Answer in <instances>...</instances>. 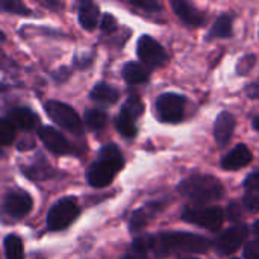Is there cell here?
<instances>
[{
	"mask_svg": "<svg viewBox=\"0 0 259 259\" xmlns=\"http://www.w3.org/2000/svg\"><path fill=\"white\" fill-rule=\"evenodd\" d=\"M209 249V241L203 237L188 232H164L155 237L153 252L158 256L170 253H205Z\"/></svg>",
	"mask_w": 259,
	"mask_h": 259,
	"instance_id": "6da1fadb",
	"label": "cell"
},
{
	"mask_svg": "<svg viewBox=\"0 0 259 259\" xmlns=\"http://www.w3.org/2000/svg\"><path fill=\"white\" fill-rule=\"evenodd\" d=\"M179 193L194 202L208 203L223 197L225 188L223 184L211 175H193L181 182Z\"/></svg>",
	"mask_w": 259,
	"mask_h": 259,
	"instance_id": "7a4b0ae2",
	"label": "cell"
},
{
	"mask_svg": "<svg viewBox=\"0 0 259 259\" xmlns=\"http://www.w3.org/2000/svg\"><path fill=\"white\" fill-rule=\"evenodd\" d=\"M44 111L47 112L49 118L59 127H62L71 134H76V135L83 134L82 120H80L79 114L70 105L58 102V100H49L44 103Z\"/></svg>",
	"mask_w": 259,
	"mask_h": 259,
	"instance_id": "3957f363",
	"label": "cell"
},
{
	"mask_svg": "<svg viewBox=\"0 0 259 259\" xmlns=\"http://www.w3.org/2000/svg\"><path fill=\"white\" fill-rule=\"evenodd\" d=\"M182 219L191 225L217 231L223 225L225 212L219 206H188L182 212Z\"/></svg>",
	"mask_w": 259,
	"mask_h": 259,
	"instance_id": "277c9868",
	"label": "cell"
},
{
	"mask_svg": "<svg viewBox=\"0 0 259 259\" xmlns=\"http://www.w3.org/2000/svg\"><path fill=\"white\" fill-rule=\"evenodd\" d=\"M79 215V206L74 199L65 197L52 206L47 215V228L50 231H62L70 226Z\"/></svg>",
	"mask_w": 259,
	"mask_h": 259,
	"instance_id": "5b68a950",
	"label": "cell"
},
{
	"mask_svg": "<svg viewBox=\"0 0 259 259\" xmlns=\"http://www.w3.org/2000/svg\"><path fill=\"white\" fill-rule=\"evenodd\" d=\"M187 100L181 94L165 93L161 94L156 100V114L158 118L164 123H179L185 115Z\"/></svg>",
	"mask_w": 259,
	"mask_h": 259,
	"instance_id": "8992f818",
	"label": "cell"
},
{
	"mask_svg": "<svg viewBox=\"0 0 259 259\" xmlns=\"http://www.w3.org/2000/svg\"><path fill=\"white\" fill-rule=\"evenodd\" d=\"M137 55L149 68H158L167 64L168 55L165 49L150 35H141L137 42Z\"/></svg>",
	"mask_w": 259,
	"mask_h": 259,
	"instance_id": "52a82bcc",
	"label": "cell"
},
{
	"mask_svg": "<svg viewBox=\"0 0 259 259\" xmlns=\"http://www.w3.org/2000/svg\"><path fill=\"white\" fill-rule=\"evenodd\" d=\"M121 170V167L103 161V159H97L94 164H91L87 170V181L90 182V185L96 187V188H103L108 187L114 176Z\"/></svg>",
	"mask_w": 259,
	"mask_h": 259,
	"instance_id": "ba28073f",
	"label": "cell"
},
{
	"mask_svg": "<svg viewBox=\"0 0 259 259\" xmlns=\"http://www.w3.org/2000/svg\"><path fill=\"white\" fill-rule=\"evenodd\" d=\"M246 237H247V228L244 225H238L219 235V238L214 243V247L220 255H232L241 247Z\"/></svg>",
	"mask_w": 259,
	"mask_h": 259,
	"instance_id": "9c48e42d",
	"label": "cell"
},
{
	"mask_svg": "<svg viewBox=\"0 0 259 259\" xmlns=\"http://www.w3.org/2000/svg\"><path fill=\"white\" fill-rule=\"evenodd\" d=\"M32 209V199L21 190L11 191L5 199V212L12 219H23Z\"/></svg>",
	"mask_w": 259,
	"mask_h": 259,
	"instance_id": "30bf717a",
	"label": "cell"
},
{
	"mask_svg": "<svg viewBox=\"0 0 259 259\" xmlns=\"http://www.w3.org/2000/svg\"><path fill=\"white\" fill-rule=\"evenodd\" d=\"M38 137L41 138L42 144L53 153L56 155H65L71 152V146L68 144L67 138L56 131L55 127L50 126H41L38 129Z\"/></svg>",
	"mask_w": 259,
	"mask_h": 259,
	"instance_id": "8fae6325",
	"label": "cell"
},
{
	"mask_svg": "<svg viewBox=\"0 0 259 259\" xmlns=\"http://www.w3.org/2000/svg\"><path fill=\"white\" fill-rule=\"evenodd\" d=\"M77 20L83 30H94L97 27L99 17H100V8L94 0H77Z\"/></svg>",
	"mask_w": 259,
	"mask_h": 259,
	"instance_id": "7c38bea8",
	"label": "cell"
},
{
	"mask_svg": "<svg viewBox=\"0 0 259 259\" xmlns=\"http://www.w3.org/2000/svg\"><path fill=\"white\" fill-rule=\"evenodd\" d=\"M171 3V8L175 11V14L188 26H194V27H199V26H203L205 24V15L196 8L193 6L188 0H170Z\"/></svg>",
	"mask_w": 259,
	"mask_h": 259,
	"instance_id": "4fadbf2b",
	"label": "cell"
},
{
	"mask_svg": "<svg viewBox=\"0 0 259 259\" xmlns=\"http://www.w3.org/2000/svg\"><path fill=\"white\" fill-rule=\"evenodd\" d=\"M253 159V155H252V150L244 146V144H238L235 149H232L229 153H226L223 158H222V167L225 170H240L246 165H249Z\"/></svg>",
	"mask_w": 259,
	"mask_h": 259,
	"instance_id": "5bb4252c",
	"label": "cell"
},
{
	"mask_svg": "<svg viewBox=\"0 0 259 259\" xmlns=\"http://www.w3.org/2000/svg\"><path fill=\"white\" fill-rule=\"evenodd\" d=\"M234 131H235V117L231 112H222L217 117L214 126V135L217 144L220 147H225L231 141Z\"/></svg>",
	"mask_w": 259,
	"mask_h": 259,
	"instance_id": "9a60e30c",
	"label": "cell"
},
{
	"mask_svg": "<svg viewBox=\"0 0 259 259\" xmlns=\"http://www.w3.org/2000/svg\"><path fill=\"white\" fill-rule=\"evenodd\" d=\"M9 120L23 131H32L39 124L38 115L29 108H15L9 112Z\"/></svg>",
	"mask_w": 259,
	"mask_h": 259,
	"instance_id": "2e32d148",
	"label": "cell"
},
{
	"mask_svg": "<svg viewBox=\"0 0 259 259\" xmlns=\"http://www.w3.org/2000/svg\"><path fill=\"white\" fill-rule=\"evenodd\" d=\"M121 76L123 79L131 83V85H138V83H144L149 80L150 77V73L147 68H144L143 65H140L138 62H126L124 67H123V71H121Z\"/></svg>",
	"mask_w": 259,
	"mask_h": 259,
	"instance_id": "e0dca14e",
	"label": "cell"
},
{
	"mask_svg": "<svg viewBox=\"0 0 259 259\" xmlns=\"http://www.w3.org/2000/svg\"><path fill=\"white\" fill-rule=\"evenodd\" d=\"M91 100L99 102V103H105V105H112L118 100L120 93L118 90H115L114 87L105 83V82H99L93 87L91 93H90Z\"/></svg>",
	"mask_w": 259,
	"mask_h": 259,
	"instance_id": "ac0fdd59",
	"label": "cell"
},
{
	"mask_svg": "<svg viewBox=\"0 0 259 259\" xmlns=\"http://www.w3.org/2000/svg\"><path fill=\"white\" fill-rule=\"evenodd\" d=\"M232 35V17L228 14L220 15L214 26L211 27L208 33V39H217V38H229Z\"/></svg>",
	"mask_w": 259,
	"mask_h": 259,
	"instance_id": "d6986e66",
	"label": "cell"
},
{
	"mask_svg": "<svg viewBox=\"0 0 259 259\" xmlns=\"http://www.w3.org/2000/svg\"><path fill=\"white\" fill-rule=\"evenodd\" d=\"M0 12L11 14L18 17H30L33 15L32 9L23 0H0Z\"/></svg>",
	"mask_w": 259,
	"mask_h": 259,
	"instance_id": "ffe728a7",
	"label": "cell"
},
{
	"mask_svg": "<svg viewBox=\"0 0 259 259\" xmlns=\"http://www.w3.org/2000/svg\"><path fill=\"white\" fill-rule=\"evenodd\" d=\"M108 123V115L100 109H88L85 112V124L91 131H102Z\"/></svg>",
	"mask_w": 259,
	"mask_h": 259,
	"instance_id": "44dd1931",
	"label": "cell"
},
{
	"mask_svg": "<svg viewBox=\"0 0 259 259\" xmlns=\"http://www.w3.org/2000/svg\"><path fill=\"white\" fill-rule=\"evenodd\" d=\"M5 255H6V259L24 258L23 243L17 235H8L5 238Z\"/></svg>",
	"mask_w": 259,
	"mask_h": 259,
	"instance_id": "7402d4cb",
	"label": "cell"
},
{
	"mask_svg": "<svg viewBox=\"0 0 259 259\" xmlns=\"http://www.w3.org/2000/svg\"><path fill=\"white\" fill-rule=\"evenodd\" d=\"M115 126L117 131L126 137V138H134L137 135V126H135V120H132L129 115H126L124 112H120L115 118Z\"/></svg>",
	"mask_w": 259,
	"mask_h": 259,
	"instance_id": "603a6c76",
	"label": "cell"
},
{
	"mask_svg": "<svg viewBox=\"0 0 259 259\" xmlns=\"http://www.w3.org/2000/svg\"><path fill=\"white\" fill-rule=\"evenodd\" d=\"M121 112H124L126 115H129L132 120H137L144 112V103H143V100L138 96L132 94V96H129V99L123 105Z\"/></svg>",
	"mask_w": 259,
	"mask_h": 259,
	"instance_id": "cb8c5ba5",
	"label": "cell"
},
{
	"mask_svg": "<svg viewBox=\"0 0 259 259\" xmlns=\"http://www.w3.org/2000/svg\"><path fill=\"white\" fill-rule=\"evenodd\" d=\"M99 159H103V161H108V162H112L118 167L123 168L124 165V159H123V155L120 152V149L115 146V144H108L105 147H102L100 153H99Z\"/></svg>",
	"mask_w": 259,
	"mask_h": 259,
	"instance_id": "d4e9b609",
	"label": "cell"
},
{
	"mask_svg": "<svg viewBox=\"0 0 259 259\" xmlns=\"http://www.w3.org/2000/svg\"><path fill=\"white\" fill-rule=\"evenodd\" d=\"M15 138V124L9 118H0V147L9 146Z\"/></svg>",
	"mask_w": 259,
	"mask_h": 259,
	"instance_id": "484cf974",
	"label": "cell"
},
{
	"mask_svg": "<svg viewBox=\"0 0 259 259\" xmlns=\"http://www.w3.org/2000/svg\"><path fill=\"white\" fill-rule=\"evenodd\" d=\"M150 217L152 215H150V212L147 209H138V211H135L132 214V217H131V231L132 232H138L143 228H146Z\"/></svg>",
	"mask_w": 259,
	"mask_h": 259,
	"instance_id": "4316f807",
	"label": "cell"
},
{
	"mask_svg": "<svg viewBox=\"0 0 259 259\" xmlns=\"http://www.w3.org/2000/svg\"><path fill=\"white\" fill-rule=\"evenodd\" d=\"M153 246H155V237H150V235H146V237H138L132 247H134V252L135 253H141V255H146L149 250H153Z\"/></svg>",
	"mask_w": 259,
	"mask_h": 259,
	"instance_id": "83f0119b",
	"label": "cell"
},
{
	"mask_svg": "<svg viewBox=\"0 0 259 259\" xmlns=\"http://www.w3.org/2000/svg\"><path fill=\"white\" fill-rule=\"evenodd\" d=\"M99 24H100V30H102L105 35H111V33H114V32L118 29L117 18H115L112 14H103Z\"/></svg>",
	"mask_w": 259,
	"mask_h": 259,
	"instance_id": "f1b7e54d",
	"label": "cell"
},
{
	"mask_svg": "<svg viewBox=\"0 0 259 259\" xmlns=\"http://www.w3.org/2000/svg\"><path fill=\"white\" fill-rule=\"evenodd\" d=\"M127 2L134 5L135 8L150 11V12H158L162 9V3L159 0H127Z\"/></svg>",
	"mask_w": 259,
	"mask_h": 259,
	"instance_id": "f546056e",
	"label": "cell"
},
{
	"mask_svg": "<svg viewBox=\"0 0 259 259\" xmlns=\"http://www.w3.org/2000/svg\"><path fill=\"white\" fill-rule=\"evenodd\" d=\"M255 64H256V56L255 55H246V56H243L238 61V65H237L238 74H241V76L247 74L255 67Z\"/></svg>",
	"mask_w": 259,
	"mask_h": 259,
	"instance_id": "4dcf8cb0",
	"label": "cell"
},
{
	"mask_svg": "<svg viewBox=\"0 0 259 259\" xmlns=\"http://www.w3.org/2000/svg\"><path fill=\"white\" fill-rule=\"evenodd\" d=\"M93 61H94V55L93 53H90V55H82V56H74L73 58V67H76V68H88L91 64H93Z\"/></svg>",
	"mask_w": 259,
	"mask_h": 259,
	"instance_id": "1f68e13d",
	"label": "cell"
},
{
	"mask_svg": "<svg viewBox=\"0 0 259 259\" xmlns=\"http://www.w3.org/2000/svg\"><path fill=\"white\" fill-rule=\"evenodd\" d=\"M244 206L249 211H252V212L259 211V193L250 191L249 194H246V197H244Z\"/></svg>",
	"mask_w": 259,
	"mask_h": 259,
	"instance_id": "d6a6232c",
	"label": "cell"
},
{
	"mask_svg": "<svg viewBox=\"0 0 259 259\" xmlns=\"http://www.w3.org/2000/svg\"><path fill=\"white\" fill-rule=\"evenodd\" d=\"M244 256L246 259H259V240L247 243L244 247Z\"/></svg>",
	"mask_w": 259,
	"mask_h": 259,
	"instance_id": "836d02e7",
	"label": "cell"
},
{
	"mask_svg": "<svg viewBox=\"0 0 259 259\" xmlns=\"http://www.w3.org/2000/svg\"><path fill=\"white\" fill-rule=\"evenodd\" d=\"M244 187L249 190V191H255L259 193V171L252 173L246 181H244Z\"/></svg>",
	"mask_w": 259,
	"mask_h": 259,
	"instance_id": "e575fe53",
	"label": "cell"
},
{
	"mask_svg": "<svg viewBox=\"0 0 259 259\" xmlns=\"http://www.w3.org/2000/svg\"><path fill=\"white\" fill-rule=\"evenodd\" d=\"M36 2L41 6H44V8H47V9H50L53 12H59L64 8V5H62L61 0H36Z\"/></svg>",
	"mask_w": 259,
	"mask_h": 259,
	"instance_id": "d590c367",
	"label": "cell"
},
{
	"mask_svg": "<svg viewBox=\"0 0 259 259\" xmlns=\"http://www.w3.org/2000/svg\"><path fill=\"white\" fill-rule=\"evenodd\" d=\"M71 68H68V67H61V68H58L55 73H53V76H55V79L56 80H59V82H64V80H67L68 77H70V71Z\"/></svg>",
	"mask_w": 259,
	"mask_h": 259,
	"instance_id": "8d00e7d4",
	"label": "cell"
},
{
	"mask_svg": "<svg viewBox=\"0 0 259 259\" xmlns=\"http://www.w3.org/2000/svg\"><path fill=\"white\" fill-rule=\"evenodd\" d=\"M240 215H241V212H240V206L232 203V205L229 206V219H231V220H235V219L238 220V219H240Z\"/></svg>",
	"mask_w": 259,
	"mask_h": 259,
	"instance_id": "74e56055",
	"label": "cell"
},
{
	"mask_svg": "<svg viewBox=\"0 0 259 259\" xmlns=\"http://www.w3.org/2000/svg\"><path fill=\"white\" fill-rule=\"evenodd\" d=\"M126 259H146V256H144V255H141V253H135L134 256H127Z\"/></svg>",
	"mask_w": 259,
	"mask_h": 259,
	"instance_id": "f35d334b",
	"label": "cell"
},
{
	"mask_svg": "<svg viewBox=\"0 0 259 259\" xmlns=\"http://www.w3.org/2000/svg\"><path fill=\"white\" fill-rule=\"evenodd\" d=\"M6 39H8V38H6V33L0 29V42H5Z\"/></svg>",
	"mask_w": 259,
	"mask_h": 259,
	"instance_id": "ab89813d",
	"label": "cell"
},
{
	"mask_svg": "<svg viewBox=\"0 0 259 259\" xmlns=\"http://www.w3.org/2000/svg\"><path fill=\"white\" fill-rule=\"evenodd\" d=\"M253 231H255V234H256V235L259 237V220L256 222V223H255V228H253Z\"/></svg>",
	"mask_w": 259,
	"mask_h": 259,
	"instance_id": "60d3db41",
	"label": "cell"
},
{
	"mask_svg": "<svg viewBox=\"0 0 259 259\" xmlns=\"http://www.w3.org/2000/svg\"><path fill=\"white\" fill-rule=\"evenodd\" d=\"M253 126H255V129H258L259 131V117H256V118L253 120Z\"/></svg>",
	"mask_w": 259,
	"mask_h": 259,
	"instance_id": "b9f144b4",
	"label": "cell"
},
{
	"mask_svg": "<svg viewBox=\"0 0 259 259\" xmlns=\"http://www.w3.org/2000/svg\"><path fill=\"white\" fill-rule=\"evenodd\" d=\"M181 259H197V258H191V256H181Z\"/></svg>",
	"mask_w": 259,
	"mask_h": 259,
	"instance_id": "7bdbcfd3",
	"label": "cell"
},
{
	"mask_svg": "<svg viewBox=\"0 0 259 259\" xmlns=\"http://www.w3.org/2000/svg\"><path fill=\"white\" fill-rule=\"evenodd\" d=\"M235 259H237V258H235Z\"/></svg>",
	"mask_w": 259,
	"mask_h": 259,
	"instance_id": "ee69618b",
	"label": "cell"
}]
</instances>
